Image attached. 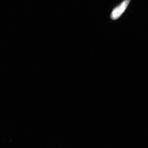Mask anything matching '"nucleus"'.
Listing matches in <instances>:
<instances>
[{
    "label": "nucleus",
    "instance_id": "1",
    "mask_svg": "<svg viewBox=\"0 0 148 148\" xmlns=\"http://www.w3.org/2000/svg\"><path fill=\"white\" fill-rule=\"evenodd\" d=\"M131 0H124L113 10L110 17L112 20L118 19L124 12Z\"/></svg>",
    "mask_w": 148,
    "mask_h": 148
}]
</instances>
